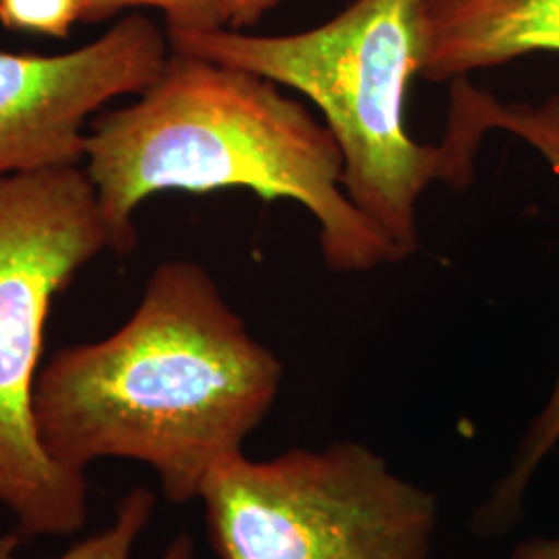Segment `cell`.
<instances>
[{
  "label": "cell",
  "mask_w": 559,
  "mask_h": 559,
  "mask_svg": "<svg viewBox=\"0 0 559 559\" xmlns=\"http://www.w3.org/2000/svg\"><path fill=\"white\" fill-rule=\"evenodd\" d=\"M284 367L200 263H160L135 313L106 338L60 348L32 415L44 452L85 475L96 460L150 466L173 503L201 487L270 415Z\"/></svg>",
  "instance_id": "1"
},
{
  "label": "cell",
  "mask_w": 559,
  "mask_h": 559,
  "mask_svg": "<svg viewBox=\"0 0 559 559\" xmlns=\"http://www.w3.org/2000/svg\"><path fill=\"white\" fill-rule=\"evenodd\" d=\"M83 162L119 255L135 249V212L152 195L247 189L300 203L320 226L334 272L402 261L346 195L344 160L325 122L278 83L237 67L170 52L140 100L94 120Z\"/></svg>",
  "instance_id": "2"
},
{
  "label": "cell",
  "mask_w": 559,
  "mask_h": 559,
  "mask_svg": "<svg viewBox=\"0 0 559 559\" xmlns=\"http://www.w3.org/2000/svg\"><path fill=\"white\" fill-rule=\"evenodd\" d=\"M168 34V32H166ZM173 52L255 73L313 102L344 160L342 185L406 260L419 249V200L450 185L441 143L406 129V92L423 67V0H355L334 20L286 36L218 27L168 34Z\"/></svg>",
  "instance_id": "3"
},
{
  "label": "cell",
  "mask_w": 559,
  "mask_h": 559,
  "mask_svg": "<svg viewBox=\"0 0 559 559\" xmlns=\"http://www.w3.org/2000/svg\"><path fill=\"white\" fill-rule=\"evenodd\" d=\"M106 249L85 168L0 177V508L17 537H67L87 522V477L44 452L32 399L52 300Z\"/></svg>",
  "instance_id": "4"
},
{
  "label": "cell",
  "mask_w": 559,
  "mask_h": 559,
  "mask_svg": "<svg viewBox=\"0 0 559 559\" xmlns=\"http://www.w3.org/2000/svg\"><path fill=\"white\" fill-rule=\"evenodd\" d=\"M216 559H429L438 496L359 441L224 460L201 487Z\"/></svg>",
  "instance_id": "5"
},
{
  "label": "cell",
  "mask_w": 559,
  "mask_h": 559,
  "mask_svg": "<svg viewBox=\"0 0 559 559\" xmlns=\"http://www.w3.org/2000/svg\"><path fill=\"white\" fill-rule=\"evenodd\" d=\"M170 52L168 34L141 13L69 52L0 50V177L81 166L90 119L108 102L143 94Z\"/></svg>",
  "instance_id": "6"
},
{
  "label": "cell",
  "mask_w": 559,
  "mask_h": 559,
  "mask_svg": "<svg viewBox=\"0 0 559 559\" xmlns=\"http://www.w3.org/2000/svg\"><path fill=\"white\" fill-rule=\"evenodd\" d=\"M491 131L512 133L533 145L559 179V94L537 104L503 102L466 78L452 81L448 124L440 143L462 182L473 180L480 141ZM558 441L559 378L547 404L520 440L510 468L475 510L471 531L477 537H500L519 524L528 485Z\"/></svg>",
  "instance_id": "7"
},
{
  "label": "cell",
  "mask_w": 559,
  "mask_h": 559,
  "mask_svg": "<svg viewBox=\"0 0 559 559\" xmlns=\"http://www.w3.org/2000/svg\"><path fill=\"white\" fill-rule=\"evenodd\" d=\"M535 52H559V0H423L425 80H462Z\"/></svg>",
  "instance_id": "8"
},
{
  "label": "cell",
  "mask_w": 559,
  "mask_h": 559,
  "mask_svg": "<svg viewBox=\"0 0 559 559\" xmlns=\"http://www.w3.org/2000/svg\"><path fill=\"white\" fill-rule=\"evenodd\" d=\"M156 512V493L147 487L131 489L122 500L115 520L92 537L75 543L64 554L52 559H131L133 547L141 537V533L150 526ZM20 537H2L0 539V559L17 558ZM160 559H198L195 543L187 535L180 533L170 545L166 547Z\"/></svg>",
  "instance_id": "9"
},
{
  "label": "cell",
  "mask_w": 559,
  "mask_h": 559,
  "mask_svg": "<svg viewBox=\"0 0 559 559\" xmlns=\"http://www.w3.org/2000/svg\"><path fill=\"white\" fill-rule=\"evenodd\" d=\"M81 23H100L127 9H158L166 32H210L226 27L218 0H78Z\"/></svg>",
  "instance_id": "10"
},
{
  "label": "cell",
  "mask_w": 559,
  "mask_h": 559,
  "mask_svg": "<svg viewBox=\"0 0 559 559\" xmlns=\"http://www.w3.org/2000/svg\"><path fill=\"white\" fill-rule=\"evenodd\" d=\"M80 21L78 0H0V23L13 32L69 38Z\"/></svg>",
  "instance_id": "11"
},
{
  "label": "cell",
  "mask_w": 559,
  "mask_h": 559,
  "mask_svg": "<svg viewBox=\"0 0 559 559\" xmlns=\"http://www.w3.org/2000/svg\"><path fill=\"white\" fill-rule=\"evenodd\" d=\"M221 2L222 15L228 29H239L255 25L258 21L274 11L280 0H218Z\"/></svg>",
  "instance_id": "12"
},
{
  "label": "cell",
  "mask_w": 559,
  "mask_h": 559,
  "mask_svg": "<svg viewBox=\"0 0 559 559\" xmlns=\"http://www.w3.org/2000/svg\"><path fill=\"white\" fill-rule=\"evenodd\" d=\"M510 559H559V537H535L520 540Z\"/></svg>",
  "instance_id": "13"
}]
</instances>
